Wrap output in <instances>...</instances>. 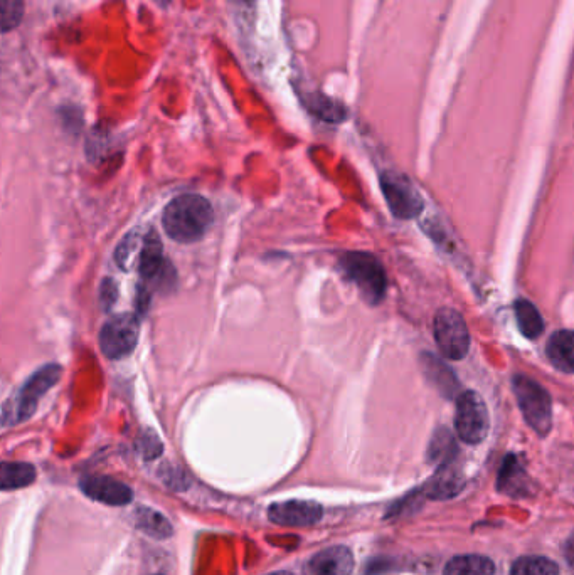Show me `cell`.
Listing matches in <instances>:
<instances>
[{"label":"cell","instance_id":"cell-1","mask_svg":"<svg viewBox=\"0 0 574 575\" xmlns=\"http://www.w3.org/2000/svg\"><path fill=\"white\" fill-rule=\"evenodd\" d=\"M214 211L208 199L197 194H184L165 207L162 224L164 231L177 243H197L213 226Z\"/></svg>","mask_w":574,"mask_h":575},{"label":"cell","instance_id":"cell-2","mask_svg":"<svg viewBox=\"0 0 574 575\" xmlns=\"http://www.w3.org/2000/svg\"><path fill=\"white\" fill-rule=\"evenodd\" d=\"M339 264L347 280L357 286L364 301H367L369 305H379L384 300L388 278H386L383 264L376 256L354 251V253L344 254Z\"/></svg>","mask_w":574,"mask_h":575},{"label":"cell","instance_id":"cell-3","mask_svg":"<svg viewBox=\"0 0 574 575\" xmlns=\"http://www.w3.org/2000/svg\"><path fill=\"white\" fill-rule=\"evenodd\" d=\"M63 370L59 365H46L43 369L26 380V384L22 386L21 391L17 392L16 397H12L11 401L4 404L2 409V424L4 426H14V424L24 423L32 414L38 409L39 399L51 389V387L58 384L61 379Z\"/></svg>","mask_w":574,"mask_h":575},{"label":"cell","instance_id":"cell-4","mask_svg":"<svg viewBox=\"0 0 574 575\" xmlns=\"http://www.w3.org/2000/svg\"><path fill=\"white\" fill-rule=\"evenodd\" d=\"M512 391L529 428L543 438L548 436L553 428V401L549 392L524 374L512 377Z\"/></svg>","mask_w":574,"mask_h":575},{"label":"cell","instance_id":"cell-5","mask_svg":"<svg viewBox=\"0 0 574 575\" xmlns=\"http://www.w3.org/2000/svg\"><path fill=\"white\" fill-rule=\"evenodd\" d=\"M140 337L139 315L122 313L108 318L100 332V349L107 359L118 360L132 354Z\"/></svg>","mask_w":574,"mask_h":575},{"label":"cell","instance_id":"cell-6","mask_svg":"<svg viewBox=\"0 0 574 575\" xmlns=\"http://www.w3.org/2000/svg\"><path fill=\"white\" fill-rule=\"evenodd\" d=\"M433 335L443 357L450 360L465 359L470 350V332L457 310L442 308L436 312Z\"/></svg>","mask_w":574,"mask_h":575},{"label":"cell","instance_id":"cell-7","mask_svg":"<svg viewBox=\"0 0 574 575\" xmlns=\"http://www.w3.org/2000/svg\"><path fill=\"white\" fill-rule=\"evenodd\" d=\"M489 411L484 399L474 391L458 394L455 409V431L467 444H479L489 433Z\"/></svg>","mask_w":574,"mask_h":575},{"label":"cell","instance_id":"cell-8","mask_svg":"<svg viewBox=\"0 0 574 575\" xmlns=\"http://www.w3.org/2000/svg\"><path fill=\"white\" fill-rule=\"evenodd\" d=\"M381 190L394 217L410 221L423 212L425 202L408 177L396 172H384L381 175Z\"/></svg>","mask_w":574,"mask_h":575},{"label":"cell","instance_id":"cell-9","mask_svg":"<svg viewBox=\"0 0 574 575\" xmlns=\"http://www.w3.org/2000/svg\"><path fill=\"white\" fill-rule=\"evenodd\" d=\"M324 510L319 503L290 500V502L275 503L268 508V518L283 527H309L320 522Z\"/></svg>","mask_w":574,"mask_h":575},{"label":"cell","instance_id":"cell-10","mask_svg":"<svg viewBox=\"0 0 574 575\" xmlns=\"http://www.w3.org/2000/svg\"><path fill=\"white\" fill-rule=\"evenodd\" d=\"M80 488L91 500L110 507H123L132 502V490L110 476H86L80 481Z\"/></svg>","mask_w":574,"mask_h":575},{"label":"cell","instance_id":"cell-11","mask_svg":"<svg viewBox=\"0 0 574 575\" xmlns=\"http://www.w3.org/2000/svg\"><path fill=\"white\" fill-rule=\"evenodd\" d=\"M354 555L347 547L320 550L305 564V575H351Z\"/></svg>","mask_w":574,"mask_h":575},{"label":"cell","instance_id":"cell-12","mask_svg":"<svg viewBox=\"0 0 574 575\" xmlns=\"http://www.w3.org/2000/svg\"><path fill=\"white\" fill-rule=\"evenodd\" d=\"M497 490L512 498H524L532 493V481L516 454L505 456L497 476Z\"/></svg>","mask_w":574,"mask_h":575},{"label":"cell","instance_id":"cell-13","mask_svg":"<svg viewBox=\"0 0 574 575\" xmlns=\"http://www.w3.org/2000/svg\"><path fill=\"white\" fill-rule=\"evenodd\" d=\"M465 481H463L462 471L458 468L457 461L448 465L438 466L435 476L426 483L423 493L431 500H450L462 491Z\"/></svg>","mask_w":574,"mask_h":575},{"label":"cell","instance_id":"cell-14","mask_svg":"<svg viewBox=\"0 0 574 575\" xmlns=\"http://www.w3.org/2000/svg\"><path fill=\"white\" fill-rule=\"evenodd\" d=\"M420 362L423 374H425L431 386L435 387L436 391L440 392L443 397H447V399L458 397L460 382H458L455 372L443 360L426 352V354H421Z\"/></svg>","mask_w":574,"mask_h":575},{"label":"cell","instance_id":"cell-15","mask_svg":"<svg viewBox=\"0 0 574 575\" xmlns=\"http://www.w3.org/2000/svg\"><path fill=\"white\" fill-rule=\"evenodd\" d=\"M546 357L554 369L564 374H574V332L559 330L549 337Z\"/></svg>","mask_w":574,"mask_h":575},{"label":"cell","instance_id":"cell-16","mask_svg":"<svg viewBox=\"0 0 574 575\" xmlns=\"http://www.w3.org/2000/svg\"><path fill=\"white\" fill-rule=\"evenodd\" d=\"M495 564L485 555H457L448 560L443 575H494Z\"/></svg>","mask_w":574,"mask_h":575},{"label":"cell","instance_id":"cell-17","mask_svg":"<svg viewBox=\"0 0 574 575\" xmlns=\"http://www.w3.org/2000/svg\"><path fill=\"white\" fill-rule=\"evenodd\" d=\"M514 310H516L517 325H519V330L524 337L529 338V340H536L543 335V317L531 301L526 300V298H519L514 305Z\"/></svg>","mask_w":574,"mask_h":575},{"label":"cell","instance_id":"cell-18","mask_svg":"<svg viewBox=\"0 0 574 575\" xmlns=\"http://www.w3.org/2000/svg\"><path fill=\"white\" fill-rule=\"evenodd\" d=\"M458 446L455 443L450 429H436V433L431 438L430 448H428V459L436 466L448 465L457 461Z\"/></svg>","mask_w":574,"mask_h":575},{"label":"cell","instance_id":"cell-19","mask_svg":"<svg viewBox=\"0 0 574 575\" xmlns=\"http://www.w3.org/2000/svg\"><path fill=\"white\" fill-rule=\"evenodd\" d=\"M133 522L142 532L154 539H169L174 532L171 522L162 513L155 512L152 508H139L133 513Z\"/></svg>","mask_w":574,"mask_h":575},{"label":"cell","instance_id":"cell-20","mask_svg":"<svg viewBox=\"0 0 574 575\" xmlns=\"http://www.w3.org/2000/svg\"><path fill=\"white\" fill-rule=\"evenodd\" d=\"M34 480H36V470L29 463H17V461L16 463L14 461L2 463V470H0L2 490L24 488V486L31 485Z\"/></svg>","mask_w":574,"mask_h":575},{"label":"cell","instance_id":"cell-21","mask_svg":"<svg viewBox=\"0 0 574 575\" xmlns=\"http://www.w3.org/2000/svg\"><path fill=\"white\" fill-rule=\"evenodd\" d=\"M305 105L312 115L327 123H342L347 118L346 106L324 95H309Z\"/></svg>","mask_w":574,"mask_h":575},{"label":"cell","instance_id":"cell-22","mask_svg":"<svg viewBox=\"0 0 574 575\" xmlns=\"http://www.w3.org/2000/svg\"><path fill=\"white\" fill-rule=\"evenodd\" d=\"M511 575H559V567L554 560L541 555H524L514 560Z\"/></svg>","mask_w":574,"mask_h":575},{"label":"cell","instance_id":"cell-23","mask_svg":"<svg viewBox=\"0 0 574 575\" xmlns=\"http://www.w3.org/2000/svg\"><path fill=\"white\" fill-rule=\"evenodd\" d=\"M2 9V32H9L21 24L24 16V0H0Z\"/></svg>","mask_w":574,"mask_h":575},{"label":"cell","instance_id":"cell-24","mask_svg":"<svg viewBox=\"0 0 574 575\" xmlns=\"http://www.w3.org/2000/svg\"><path fill=\"white\" fill-rule=\"evenodd\" d=\"M118 290H117V283L115 281L108 280L103 281V285H101L100 290V300L101 305L105 310H110L113 305H115V301H117Z\"/></svg>","mask_w":574,"mask_h":575},{"label":"cell","instance_id":"cell-25","mask_svg":"<svg viewBox=\"0 0 574 575\" xmlns=\"http://www.w3.org/2000/svg\"><path fill=\"white\" fill-rule=\"evenodd\" d=\"M142 451H144L145 458H157V454H160V451H162L159 439L155 438V436L145 438L144 449H142Z\"/></svg>","mask_w":574,"mask_h":575},{"label":"cell","instance_id":"cell-26","mask_svg":"<svg viewBox=\"0 0 574 575\" xmlns=\"http://www.w3.org/2000/svg\"><path fill=\"white\" fill-rule=\"evenodd\" d=\"M566 552H568L569 560H571V562H573V560H574V537H573V539L569 540L568 550H566Z\"/></svg>","mask_w":574,"mask_h":575},{"label":"cell","instance_id":"cell-27","mask_svg":"<svg viewBox=\"0 0 574 575\" xmlns=\"http://www.w3.org/2000/svg\"><path fill=\"white\" fill-rule=\"evenodd\" d=\"M155 2H157V4H160V6H169L172 0H155Z\"/></svg>","mask_w":574,"mask_h":575},{"label":"cell","instance_id":"cell-28","mask_svg":"<svg viewBox=\"0 0 574 575\" xmlns=\"http://www.w3.org/2000/svg\"><path fill=\"white\" fill-rule=\"evenodd\" d=\"M268 575H293L292 572H287V570H280V572H273V574Z\"/></svg>","mask_w":574,"mask_h":575},{"label":"cell","instance_id":"cell-29","mask_svg":"<svg viewBox=\"0 0 574 575\" xmlns=\"http://www.w3.org/2000/svg\"><path fill=\"white\" fill-rule=\"evenodd\" d=\"M234 2H240V4H243V2H248V4H250V2H253V0H234Z\"/></svg>","mask_w":574,"mask_h":575}]
</instances>
